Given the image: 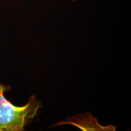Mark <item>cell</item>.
<instances>
[{
  "label": "cell",
  "mask_w": 131,
  "mask_h": 131,
  "mask_svg": "<svg viewBox=\"0 0 131 131\" xmlns=\"http://www.w3.org/2000/svg\"><path fill=\"white\" fill-rule=\"evenodd\" d=\"M11 87L0 83V131H23L37 115L41 102L32 95L27 104L16 106L5 97Z\"/></svg>",
  "instance_id": "6da1fadb"
},
{
  "label": "cell",
  "mask_w": 131,
  "mask_h": 131,
  "mask_svg": "<svg viewBox=\"0 0 131 131\" xmlns=\"http://www.w3.org/2000/svg\"><path fill=\"white\" fill-rule=\"evenodd\" d=\"M72 1H74V0H72Z\"/></svg>",
  "instance_id": "3957f363"
},
{
  "label": "cell",
  "mask_w": 131,
  "mask_h": 131,
  "mask_svg": "<svg viewBox=\"0 0 131 131\" xmlns=\"http://www.w3.org/2000/svg\"><path fill=\"white\" fill-rule=\"evenodd\" d=\"M70 124L74 126L83 131L87 130H100V131H114L115 130L116 126L110 124L107 126H102L98 122L97 119L92 115L90 112L84 114H80L73 117L67 118L66 119L61 122L53 126Z\"/></svg>",
  "instance_id": "7a4b0ae2"
}]
</instances>
